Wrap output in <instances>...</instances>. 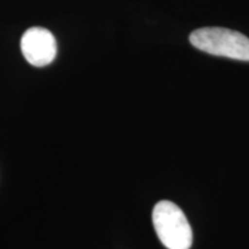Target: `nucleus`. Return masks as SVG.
<instances>
[{
  "label": "nucleus",
  "mask_w": 249,
  "mask_h": 249,
  "mask_svg": "<svg viewBox=\"0 0 249 249\" xmlns=\"http://www.w3.org/2000/svg\"><path fill=\"white\" fill-rule=\"evenodd\" d=\"M194 48L207 53L249 61V38L238 31L219 27H205L189 37Z\"/></svg>",
  "instance_id": "f257e3e1"
},
{
  "label": "nucleus",
  "mask_w": 249,
  "mask_h": 249,
  "mask_svg": "<svg viewBox=\"0 0 249 249\" xmlns=\"http://www.w3.org/2000/svg\"><path fill=\"white\" fill-rule=\"evenodd\" d=\"M152 223L158 238L167 249L191 248L192 227L182 210L173 202H158L152 211Z\"/></svg>",
  "instance_id": "f03ea898"
},
{
  "label": "nucleus",
  "mask_w": 249,
  "mask_h": 249,
  "mask_svg": "<svg viewBox=\"0 0 249 249\" xmlns=\"http://www.w3.org/2000/svg\"><path fill=\"white\" fill-rule=\"evenodd\" d=\"M21 51L30 65L44 67L57 55V42L51 31L42 27H33L21 38Z\"/></svg>",
  "instance_id": "7ed1b4c3"
}]
</instances>
